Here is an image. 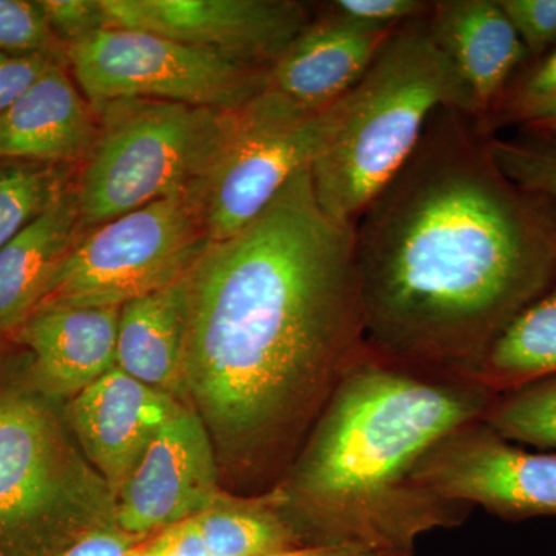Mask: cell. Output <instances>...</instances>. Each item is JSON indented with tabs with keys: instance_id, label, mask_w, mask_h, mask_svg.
<instances>
[{
	"instance_id": "cell-1",
	"label": "cell",
	"mask_w": 556,
	"mask_h": 556,
	"mask_svg": "<svg viewBox=\"0 0 556 556\" xmlns=\"http://www.w3.org/2000/svg\"><path fill=\"white\" fill-rule=\"evenodd\" d=\"M478 121L439 109L354 223L365 343L473 378L556 276V204L507 177Z\"/></svg>"
},
{
	"instance_id": "cell-2",
	"label": "cell",
	"mask_w": 556,
	"mask_h": 556,
	"mask_svg": "<svg viewBox=\"0 0 556 556\" xmlns=\"http://www.w3.org/2000/svg\"><path fill=\"white\" fill-rule=\"evenodd\" d=\"M188 397L237 466L258 467L320 415L365 350L354 225L311 170L188 274Z\"/></svg>"
},
{
	"instance_id": "cell-3",
	"label": "cell",
	"mask_w": 556,
	"mask_h": 556,
	"mask_svg": "<svg viewBox=\"0 0 556 556\" xmlns=\"http://www.w3.org/2000/svg\"><path fill=\"white\" fill-rule=\"evenodd\" d=\"M496 396L481 380L397 364L365 343L273 492L278 511L302 546L413 556L420 536L464 517L463 506L413 484V468L439 439L482 419Z\"/></svg>"
},
{
	"instance_id": "cell-4",
	"label": "cell",
	"mask_w": 556,
	"mask_h": 556,
	"mask_svg": "<svg viewBox=\"0 0 556 556\" xmlns=\"http://www.w3.org/2000/svg\"><path fill=\"white\" fill-rule=\"evenodd\" d=\"M427 16L391 33L361 79L325 110L309 170L318 204L338 222H357L407 163L439 109L478 121L470 90L431 38Z\"/></svg>"
},
{
	"instance_id": "cell-5",
	"label": "cell",
	"mask_w": 556,
	"mask_h": 556,
	"mask_svg": "<svg viewBox=\"0 0 556 556\" xmlns=\"http://www.w3.org/2000/svg\"><path fill=\"white\" fill-rule=\"evenodd\" d=\"M31 386L0 383V556H54L116 525V496Z\"/></svg>"
},
{
	"instance_id": "cell-6",
	"label": "cell",
	"mask_w": 556,
	"mask_h": 556,
	"mask_svg": "<svg viewBox=\"0 0 556 556\" xmlns=\"http://www.w3.org/2000/svg\"><path fill=\"white\" fill-rule=\"evenodd\" d=\"M93 108L98 134L75 181L84 233L204 189L233 112L138 98Z\"/></svg>"
},
{
	"instance_id": "cell-7",
	"label": "cell",
	"mask_w": 556,
	"mask_h": 556,
	"mask_svg": "<svg viewBox=\"0 0 556 556\" xmlns=\"http://www.w3.org/2000/svg\"><path fill=\"white\" fill-rule=\"evenodd\" d=\"M208 243L203 189L155 201L83 233L36 308H121L188 276Z\"/></svg>"
},
{
	"instance_id": "cell-8",
	"label": "cell",
	"mask_w": 556,
	"mask_h": 556,
	"mask_svg": "<svg viewBox=\"0 0 556 556\" xmlns=\"http://www.w3.org/2000/svg\"><path fill=\"white\" fill-rule=\"evenodd\" d=\"M70 75L91 105L156 100L236 110L266 86L268 70L155 33L104 28L65 50Z\"/></svg>"
},
{
	"instance_id": "cell-9",
	"label": "cell",
	"mask_w": 556,
	"mask_h": 556,
	"mask_svg": "<svg viewBox=\"0 0 556 556\" xmlns=\"http://www.w3.org/2000/svg\"><path fill=\"white\" fill-rule=\"evenodd\" d=\"M325 110L303 109L263 87L233 110L204 182L208 241L237 236L269 206L289 179L309 169L324 137Z\"/></svg>"
},
{
	"instance_id": "cell-10",
	"label": "cell",
	"mask_w": 556,
	"mask_h": 556,
	"mask_svg": "<svg viewBox=\"0 0 556 556\" xmlns=\"http://www.w3.org/2000/svg\"><path fill=\"white\" fill-rule=\"evenodd\" d=\"M412 481L444 503L473 504L511 521L556 517V455L526 452L482 419L431 445Z\"/></svg>"
},
{
	"instance_id": "cell-11",
	"label": "cell",
	"mask_w": 556,
	"mask_h": 556,
	"mask_svg": "<svg viewBox=\"0 0 556 556\" xmlns=\"http://www.w3.org/2000/svg\"><path fill=\"white\" fill-rule=\"evenodd\" d=\"M109 28L155 33L268 70L314 16L294 0H102Z\"/></svg>"
},
{
	"instance_id": "cell-12",
	"label": "cell",
	"mask_w": 556,
	"mask_h": 556,
	"mask_svg": "<svg viewBox=\"0 0 556 556\" xmlns=\"http://www.w3.org/2000/svg\"><path fill=\"white\" fill-rule=\"evenodd\" d=\"M208 428L185 407L160 428L116 497V525L134 536L199 517L228 500Z\"/></svg>"
},
{
	"instance_id": "cell-13",
	"label": "cell",
	"mask_w": 556,
	"mask_h": 556,
	"mask_svg": "<svg viewBox=\"0 0 556 556\" xmlns=\"http://www.w3.org/2000/svg\"><path fill=\"white\" fill-rule=\"evenodd\" d=\"M181 407L115 367L70 399L67 420L80 452L118 497L152 439Z\"/></svg>"
},
{
	"instance_id": "cell-14",
	"label": "cell",
	"mask_w": 556,
	"mask_h": 556,
	"mask_svg": "<svg viewBox=\"0 0 556 556\" xmlns=\"http://www.w3.org/2000/svg\"><path fill=\"white\" fill-rule=\"evenodd\" d=\"M118 306H40L16 327L30 351L31 387L50 401L73 399L116 367Z\"/></svg>"
},
{
	"instance_id": "cell-15",
	"label": "cell",
	"mask_w": 556,
	"mask_h": 556,
	"mask_svg": "<svg viewBox=\"0 0 556 556\" xmlns=\"http://www.w3.org/2000/svg\"><path fill=\"white\" fill-rule=\"evenodd\" d=\"M427 25L470 90L478 124L484 123L530 62L517 30L497 0H438Z\"/></svg>"
},
{
	"instance_id": "cell-16",
	"label": "cell",
	"mask_w": 556,
	"mask_h": 556,
	"mask_svg": "<svg viewBox=\"0 0 556 556\" xmlns=\"http://www.w3.org/2000/svg\"><path fill=\"white\" fill-rule=\"evenodd\" d=\"M98 134L97 112L67 65L47 70L0 115V160L80 167Z\"/></svg>"
},
{
	"instance_id": "cell-17",
	"label": "cell",
	"mask_w": 556,
	"mask_h": 556,
	"mask_svg": "<svg viewBox=\"0 0 556 556\" xmlns=\"http://www.w3.org/2000/svg\"><path fill=\"white\" fill-rule=\"evenodd\" d=\"M391 33L356 30L316 14L270 65L266 87L300 108L327 110L367 72Z\"/></svg>"
},
{
	"instance_id": "cell-18",
	"label": "cell",
	"mask_w": 556,
	"mask_h": 556,
	"mask_svg": "<svg viewBox=\"0 0 556 556\" xmlns=\"http://www.w3.org/2000/svg\"><path fill=\"white\" fill-rule=\"evenodd\" d=\"M188 276L121 306L116 367L177 401L188 397Z\"/></svg>"
},
{
	"instance_id": "cell-19",
	"label": "cell",
	"mask_w": 556,
	"mask_h": 556,
	"mask_svg": "<svg viewBox=\"0 0 556 556\" xmlns=\"http://www.w3.org/2000/svg\"><path fill=\"white\" fill-rule=\"evenodd\" d=\"M83 233L73 182L35 223L0 249V329L16 328L38 306L54 269Z\"/></svg>"
},
{
	"instance_id": "cell-20",
	"label": "cell",
	"mask_w": 556,
	"mask_h": 556,
	"mask_svg": "<svg viewBox=\"0 0 556 556\" xmlns=\"http://www.w3.org/2000/svg\"><path fill=\"white\" fill-rule=\"evenodd\" d=\"M556 375V276L495 340L473 378L495 393Z\"/></svg>"
},
{
	"instance_id": "cell-21",
	"label": "cell",
	"mask_w": 556,
	"mask_h": 556,
	"mask_svg": "<svg viewBox=\"0 0 556 556\" xmlns=\"http://www.w3.org/2000/svg\"><path fill=\"white\" fill-rule=\"evenodd\" d=\"M197 521L211 556H260L302 546L278 511L274 495L247 501L228 497Z\"/></svg>"
},
{
	"instance_id": "cell-22",
	"label": "cell",
	"mask_w": 556,
	"mask_h": 556,
	"mask_svg": "<svg viewBox=\"0 0 556 556\" xmlns=\"http://www.w3.org/2000/svg\"><path fill=\"white\" fill-rule=\"evenodd\" d=\"M78 169L43 161L0 160V249L60 199Z\"/></svg>"
},
{
	"instance_id": "cell-23",
	"label": "cell",
	"mask_w": 556,
	"mask_h": 556,
	"mask_svg": "<svg viewBox=\"0 0 556 556\" xmlns=\"http://www.w3.org/2000/svg\"><path fill=\"white\" fill-rule=\"evenodd\" d=\"M482 420L510 442L556 450V375L497 394Z\"/></svg>"
},
{
	"instance_id": "cell-24",
	"label": "cell",
	"mask_w": 556,
	"mask_h": 556,
	"mask_svg": "<svg viewBox=\"0 0 556 556\" xmlns=\"http://www.w3.org/2000/svg\"><path fill=\"white\" fill-rule=\"evenodd\" d=\"M556 102V46L540 60L530 61L508 84L489 118L478 124L486 135L504 126H525L538 113Z\"/></svg>"
},
{
	"instance_id": "cell-25",
	"label": "cell",
	"mask_w": 556,
	"mask_h": 556,
	"mask_svg": "<svg viewBox=\"0 0 556 556\" xmlns=\"http://www.w3.org/2000/svg\"><path fill=\"white\" fill-rule=\"evenodd\" d=\"M490 148L508 178L556 204V138L521 130L508 139L492 135Z\"/></svg>"
},
{
	"instance_id": "cell-26",
	"label": "cell",
	"mask_w": 556,
	"mask_h": 556,
	"mask_svg": "<svg viewBox=\"0 0 556 556\" xmlns=\"http://www.w3.org/2000/svg\"><path fill=\"white\" fill-rule=\"evenodd\" d=\"M0 53L43 54L67 64L38 0H0Z\"/></svg>"
},
{
	"instance_id": "cell-27",
	"label": "cell",
	"mask_w": 556,
	"mask_h": 556,
	"mask_svg": "<svg viewBox=\"0 0 556 556\" xmlns=\"http://www.w3.org/2000/svg\"><path fill=\"white\" fill-rule=\"evenodd\" d=\"M431 7L426 0H334L321 3L317 14L356 30L388 33L426 17Z\"/></svg>"
},
{
	"instance_id": "cell-28",
	"label": "cell",
	"mask_w": 556,
	"mask_h": 556,
	"mask_svg": "<svg viewBox=\"0 0 556 556\" xmlns=\"http://www.w3.org/2000/svg\"><path fill=\"white\" fill-rule=\"evenodd\" d=\"M519 39L540 60L556 46V0H497Z\"/></svg>"
},
{
	"instance_id": "cell-29",
	"label": "cell",
	"mask_w": 556,
	"mask_h": 556,
	"mask_svg": "<svg viewBox=\"0 0 556 556\" xmlns=\"http://www.w3.org/2000/svg\"><path fill=\"white\" fill-rule=\"evenodd\" d=\"M51 31L67 50L68 46L109 28L102 0H38Z\"/></svg>"
},
{
	"instance_id": "cell-30",
	"label": "cell",
	"mask_w": 556,
	"mask_h": 556,
	"mask_svg": "<svg viewBox=\"0 0 556 556\" xmlns=\"http://www.w3.org/2000/svg\"><path fill=\"white\" fill-rule=\"evenodd\" d=\"M56 64L67 65L43 54L0 53V115Z\"/></svg>"
},
{
	"instance_id": "cell-31",
	"label": "cell",
	"mask_w": 556,
	"mask_h": 556,
	"mask_svg": "<svg viewBox=\"0 0 556 556\" xmlns=\"http://www.w3.org/2000/svg\"><path fill=\"white\" fill-rule=\"evenodd\" d=\"M131 556H211L197 517L175 522L160 530L155 540L135 547Z\"/></svg>"
},
{
	"instance_id": "cell-32",
	"label": "cell",
	"mask_w": 556,
	"mask_h": 556,
	"mask_svg": "<svg viewBox=\"0 0 556 556\" xmlns=\"http://www.w3.org/2000/svg\"><path fill=\"white\" fill-rule=\"evenodd\" d=\"M135 538L118 526L101 527L79 536L54 556H131Z\"/></svg>"
},
{
	"instance_id": "cell-33",
	"label": "cell",
	"mask_w": 556,
	"mask_h": 556,
	"mask_svg": "<svg viewBox=\"0 0 556 556\" xmlns=\"http://www.w3.org/2000/svg\"><path fill=\"white\" fill-rule=\"evenodd\" d=\"M260 556H388L361 546H299Z\"/></svg>"
},
{
	"instance_id": "cell-34",
	"label": "cell",
	"mask_w": 556,
	"mask_h": 556,
	"mask_svg": "<svg viewBox=\"0 0 556 556\" xmlns=\"http://www.w3.org/2000/svg\"><path fill=\"white\" fill-rule=\"evenodd\" d=\"M521 130L556 138V102L527 121Z\"/></svg>"
}]
</instances>
